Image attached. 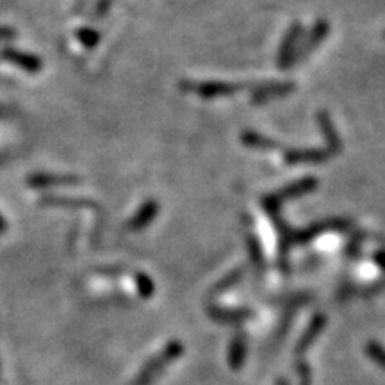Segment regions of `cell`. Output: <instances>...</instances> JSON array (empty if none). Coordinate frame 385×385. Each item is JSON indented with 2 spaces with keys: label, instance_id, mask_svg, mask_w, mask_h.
Masks as SVG:
<instances>
[{
  "label": "cell",
  "instance_id": "cell-1",
  "mask_svg": "<svg viewBox=\"0 0 385 385\" xmlns=\"http://www.w3.org/2000/svg\"><path fill=\"white\" fill-rule=\"evenodd\" d=\"M0 58L4 59V61L11 63V65H17L18 68L29 72V74H38V72L43 68V63H41V59H38L36 56L27 52H20V50L15 49H4L0 52Z\"/></svg>",
  "mask_w": 385,
  "mask_h": 385
},
{
  "label": "cell",
  "instance_id": "cell-2",
  "mask_svg": "<svg viewBox=\"0 0 385 385\" xmlns=\"http://www.w3.org/2000/svg\"><path fill=\"white\" fill-rule=\"evenodd\" d=\"M31 188H56V186L77 184L79 179L74 175H49V173H38L27 179Z\"/></svg>",
  "mask_w": 385,
  "mask_h": 385
},
{
  "label": "cell",
  "instance_id": "cell-3",
  "mask_svg": "<svg viewBox=\"0 0 385 385\" xmlns=\"http://www.w3.org/2000/svg\"><path fill=\"white\" fill-rule=\"evenodd\" d=\"M157 213H159V205H157L156 202H152V200L147 202V204H145L143 207L138 211V214L132 218L131 223H129V229H131V230L143 229V227H147L148 223L152 222Z\"/></svg>",
  "mask_w": 385,
  "mask_h": 385
},
{
  "label": "cell",
  "instance_id": "cell-4",
  "mask_svg": "<svg viewBox=\"0 0 385 385\" xmlns=\"http://www.w3.org/2000/svg\"><path fill=\"white\" fill-rule=\"evenodd\" d=\"M286 159L287 163H320L327 159V154L321 150H293Z\"/></svg>",
  "mask_w": 385,
  "mask_h": 385
},
{
  "label": "cell",
  "instance_id": "cell-5",
  "mask_svg": "<svg viewBox=\"0 0 385 385\" xmlns=\"http://www.w3.org/2000/svg\"><path fill=\"white\" fill-rule=\"evenodd\" d=\"M188 90L197 91L202 97H216V95H227L238 90V86H230V84H197V86H189Z\"/></svg>",
  "mask_w": 385,
  "mask_h": 385
},
{
  "label": "cell",
  "instance_id": "cell-6",
  "mask_svg": "<svg viewBox=\"0 0 385 385\" xmlns=\"http://www.w3.org/2000/svg\"><path fill=\"white\" fill-rule=\"evenodd\" d=\"M77 36H79V40H81L82 45L88 47V49H93V47H97L100 41V34L93 29H81L77 33Z\"/></svg>",
  "mask_w": 385,
  "mask_h": 385
},
{
  "label": "cell",
  "instance_id": "cell-7",
  "mask_svg": "<svg viewBox=\"0 0 385 385\" xmlns=\"http://www.w3.org/2000/svg\"><path fill=\"white\" fill-rule=\"evenodd\" d=\"M245 141L246 145H252V147H259V148H275L277 145H273V141H268L264 138L257 134H245Z\"/></svg>",
  "mask_w": 385,
  "mask_h": 385
},
{
  "label": "cell",
  "instance_id": "cell-8",
  "mask_svg": "<svg viewBox=\"0 0 385 385\" xmlns=\"http://www.w3.org/2000/svg\"><path fill=\"white\" fill-rule=\"evenodd\" d=\"M45 204H54V205H72V207H77V205H88L86 200H66V198H45Z\"/></svg>",
  "mask_w": 385,
  "mask_h": 385
},
{
  "label": "cell",
  "instance_id": "cell-9",
  "mask_svg": "<svg viewBox=\"0 0 385 385\" xmlns=\"http://www.w3.org/2000/svg\"><path fill=\"white\" fill-rule=\"evenodd\" d=\"M138 284H140V289H141V293H143V289H147V295L150 291H152V284H150V280L147 279V277H145V275H140V277H138Z\"/></svg>",
  "mask_w": 385,
  "mask_h": 385
},
{
  "label": "cell",
  "instance_id": "cell-10",
  "mask_svg": "<svg viewBox=\"0 0 385 385\" xmlns=\"http://www.w3.org/2000/svg\"><path fill=\"white\" fill-rule=\"evenodd\" d=\"M17 36V33L8 27H0V40H11V38Z\"/></svg>",
  "mask_w": 385,
  "mask_h": 385
},
{
  "label": "cell",
  "instance_id": "cell-11",
  "mask_svg": "<svg viewBox=\"0 0 385 385\" xmlns=\"http://www.w3.org/2000/svg\"><path fill=\"white\" fill-rule=\"evenodd\" d=\"M6 232V222H4V218L0 216V234H4Z\"/></svg>",
  "mask_w": 385,
  "mask_h": 385
}]
</instances>
